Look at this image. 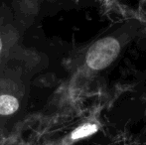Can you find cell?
<instances>
[{
	"label": "cell",
	"instance_id": "1",
	"mask_svg": "<svg viewBox=\"0 0 146 145\" xmlns=\"http://www.w3.org/2000/svg\"><path fill=\"white\" fill-rule=\"evenodd\" d=\"M31 55L20 49L0 69V129L25 110L35 70Z\"/></svg>",
	"mask_w": 146,
	"mask_h": 145
},
{
	"label": "cell",
	"instance_id": "2",
	"mask_svg": "<svg viewBox=\"0 0 146 145\" xmlns=\"http://www.w3.org/2000/svg\"><path fill=\"white\" fill-rule=\"evenodd\" d=\"M23 22L4 0H0V69L21 49Z\"/></svg>",
	"mask_w": 146,
	"mask_h": 145
},
{
	"label": "cell",
	"instance_id": "3",
	"mask_svg": "<svg viewBox=\"0 0 146 145\" xmlns=\"http://www.w3.org/2000/svg\"><path fill=\"white\" fill-rule=\"evenodd\" d=\"M121 42L113 36L104 37L94 43L86 53L85 63L92 71H102L112 64L119 56Z\"/></svg>",
	"mask_w": 146,
	"mask_h": 145
},
{
	"label": "cell",
	"instance_id": "4",
	"mask_svg": "<svg viewBox=\"0 0 146 145\" xmlns=\"http://www.w3.org/2000/svg\"><path fill=\"white\" fill-rule=\"evenodd\" d=\"M98 126L94 123H86L84 125H81L80 127H78L77 129H75L72 132L71 136V140L76 141V140L82 139V138L88 137L90 136L92 134H94L96 132H98Z\"/></svg>",
	"mask_w": 146,
	"mask_h": 145
}]
</instances>
